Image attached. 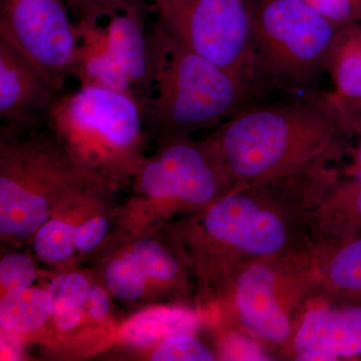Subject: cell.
Masks as SVG:
<instances>
[{
    "mask_svg": "<svg viewBox=\"0 0 361 361\" xmlns=\"http://www.w3.org/2000/svg\"><path fill=\"white\" fill-rule=\"evenodd\" d=\"M0 39L20 49L63 92L80 49L66 0H0Z\"/></svg>",
    "mask_w": 361,
    "mask_h": 361,
    "instance_id": "8",
    "label": "cell"
},
{
    "mask_svg": "<svg viewBox=\"0 0 361 361\" xmlns=\"http://www.w3.org/2000/svg\"><path fill=\"white\" fill-rule=\"evenodd\" d=\"M353 163L348 166L346 170V178L348 179L361 180V137L360 142L355 147L350 149Z\"/></svg>",
    "mask_w": 361,
    "mask_h": 361,
    "instance_id": "29",
    "label": "cell"
},
{
    "mask_svg": "<svg viewBox=\"0 0 361 361\" xmlns=\"http://www.w3.org/2000/svg\"><path fill=\"white\" fill-rule=\"evenodd\" d=\"M35 278V265L23 254H9L0 262V281L6 294L28 288Z\"/></svg>",
    "mask_w": 361,
    "mask_h": 361,
    "instance_id": "24",
    "label": "cell"
},
{
    "mask_svg": "<svg viewBox=\"0 0 361 361\" xmlns=\"http://www.w3.org/2000/svg\"><path fill=\"white\" fill-rule=\"evenodd\" d=\"M290 341L296 360L361 358V305L329 301L310 307Z\"/></svg>",
    "mask_w": 361,
    "mask_h": 361,
    "instance_id": "11",
    "label": "cell"
},
{
    "mask_svg": "<svg viewBox=\"0 0 361 361\" xmlns=\"http://www.w3.org/2000/svg\"><path fill=\"white\" fill-rule=\"evenodd\" d=\"M110 301L106 291L102 287L92 285L89 287L85 298L82 310L94 319H101L108 313Z\"/></svg>",
    "mask_w": 361,
    "mask_h": 361,
    "instance_id": "28",
    "label": "cell"
},
{
    "mask_svg": "<svg viewBox=\"0 0 361 361\" xmlns=\"http://www.w3.org/2000/svg\"><path fill=\"white\" fill-rule=\"evenodd\" d=\"M224 356L230 360H269L270 357L259 348L256 342L241 334L228 337Z\"/></svg>",
    "mask_w": 361,
    "mask_h": 361,
    "instance_id": "27",
    "label": "cell"
},
{
    "mask_svg": "<svg viewBox=\"0 0 361 361\" xmlns=\"http://www.w3.org/2000/svg\"><path fill=\"white\" fill-rule=\"evenodd\" d=\"M47 218L44 196L9 176L0 178V231L25 238L42 227Z\"/></svg>",
    "mask_w": 361,
    "mask_h": 361,
    "instance_id": "15",
    "label": "cell"
},
{
    "mask_svg": "<svg viewBox=\"0 0 361 361\" xmlns=\"http://www.w3.org/2000/svg\"><path fill=\"white\" fill-rule=\"evenodd\" d=\"M52 313L49 292L37 288L9 292L0 302V323L11 331L28 334L40 329Z\"/></svg>",
    "mask_w": 361,
    "mask_h": 361,
    "instance_id": "17",
    "label": "cell"
},
{
    "mask_svg": "<svg viewBox=\"0 0 361 361\" xmlns=\"http://www.w3.org/2000/svg\"><path fill=\"white\" fill-rule=\"evenodd\" d=\"M153 1H154V8H155V7L160 6H161V4H165L166 0H153Z\"/></svg>",
    "mask_w": 361,
    "mask_h": 361,
    "instance_id": "31",
    "label": "cell"
},
{
    "mask_svg": "<svg viewBox=\"0 0 361 361\" xmlns=\"http://www.w3.org/2000/svg\"><path fill=\"white\" fill-rule=\"evenodd\" d=\"M108 232V222L102 217L92 218L75 230L73 243L78 250L90 252L102 243Z\"/></svg>",
    "mask_w": 361,
    "mask_h": 361,
    "instance_id": "26",
    "label": "cell"
},
{
    "mask_svg": "<svg viewBox=\"0 0 361 361\" xmlns=\"http://www.w3.org/2000/svg\"><path fill=\"white\" fill-rule=\"evenodd\" d=\"M154 9L166 32L254 89L248 0H166Z\"/></svg>",
    "mask_w": 361,
    "mask_h": 361,
    "instance_id": "7",
    "label": "cell"
},
{
    "mask_svg": "<svg viewBox=\"0 0 361 361\" xmlns=\"http://www.w3.org/2000/svg\"><path fill=\"white\" fill-rule=\"evenodd\" d=\"M322 252L316 254L319 292L330 302L361 305V234L329 238Z\"/></svg>",
    "mask_w": 361,
    "mask_h": 361,
    "instance_id": "12",
    "label": "cell"
},
{
    "mask_svg": "<svg viewBox=\"0 0 361 361\" xmlns=\"http://www.w3.org/2000/svg\"><path fill=\"white\" fill-rule=\"evenodd\" d=\"M80 49L71 75L80 87L126 92L142 104L153 89L149 33L145 30L141 4L99 25L80 32Z\"/></svg>",
    "mask_w": 361,
    "mask_h": 361,
    "instance_id": "6",
    "label": "cell"
},
{
    "mask_svg": "<svg viewBox=\"0 0 361 361\" xmlns=\"http://www.w3.org/2000/svg\"><path fill=\"white\" fill-rule=\"evenodd\" d=\"M75 230L59 221L42 225L35 237V250L40 259L49 263L66 260L73 250Z\"/></svg>",
    "mask_w": 361,
    "mask_h": 361,
    "instance_id": "20",
    "label": "cell"
},
{
    "mask_svg": "<svg viewBox=\"0 0 361 361\" xmlns=\"http://www.w3.org/2000/svg\"><path fill=\"white\" fill-rule=\"evenodd\" d=\"M63 94L42 68L0 39V120L4 135L49 125Z\"/></svg>",
    "mask_w": 361,
    "mask_h": 361,
    "instance_id": "10",
    "label": "cell"
},
{
    "mask_svg": "<svg viewBox=\"0 0 361 361\" xmlns=\"http://www.w3.org/2000/svg\"><path fill=\"white\" fill-rule=\"evenodd\" d=\"M49 126L90 168L104 167V161L134 160L146 127L137 99L97 87L63 94Z\"/></svg>",
    "mask_w": 361,
    "mask_h": 361,
    "instance_id": "5",
    "label": "cell"
},
{
    "mask_svg": "<svg viewBox=\"0 0 361 361\" xmlns=\"http://www.w3.org/2000/svg\"><path fill=\"white\" fill-rule=\"evenodd\" d=\"M353 134L334 94L256 103L221 123L212 141L234 187L288 179L343 155Z\"/></svg>",
    "mask_w": 361,
    "mask_h": 361,
    "instance_id": "1",
    "label": "cell"
},
{
    "mask_svg": "<svg viewBox=\"0 0 361 361\" xmlns=\"http://www.w3.org/2000/svg\"><path fill=\"white\" fill-rule=\"evenodd\" d=\"M141 189L153 198H175L192 205L209 203L234 188L212 139H164L163 148L141 170Z\"/></svg>",
    "mask_w": 361,
    "mask_h": 361,
    "instance_id": "9",
    "label": "cell"
},
{
    "mask_svg": "<svg viewBox=\"0 0 361 361\" xmlns=\"http://www.w3.org/2000/svg\"><path fill=\"white\" fill-rule=\"evenodd\" d=\"M248 1H251V0H248Z\"/></svg>",
    "mask_w": 361,
    "mask_h": 361,
    "instance_id": "32",
    "label": "cell"
},
{
    "mask_svg": "<svg viewBox=\"0 0 361 361\" xmlns=\"http://www.w3.org/2000/svg\"><path fill=\"white\" fill-rule=\"evenodd\" d=\"M339 30L361 23V0H305Z\"/></svg>",
    "mask_w": 361,
    "mask_h": 361,
    "instance_id": "25",
    "label": "cell"
},
{
    "mask_svg": "<svg viewBox=\"0 0 361 361\" xmlns=\"http://www.w3.org/2000/svg\"><path fill=\"white\" fill-rule=\"evenodd\" d=\"M327 71L336 90L332 94L351 118L361 104V23L342 28Z\"/></svg>",
    "mask_w": 361,
    "mask_h": 361,
    "instance_id": "14",
    "label": "cell"
},
{
    "mask_svg": "<svg viewBox=\"0 0 361 361\" xmlns=\"http://www.w3.org/2000/svg\"><path fill=\"white\" fill-rule=\"evenodd\" d=\"M129 254L141 266L147 276L154 279H173L179 271L176 259L156 242L142 240Z\"/></svg>",
    "mask_w": 361,
    "mask_h": 361,
    "instance_id": "22",
    "label": "cell"
},
{
    "mask_svg": "<svg viewBox=\"0 0 361 361\" xmlns=\"http://www.w3.org/2000/svg\"><path fill=\"white\" fill-rule=\"evenodd\" d=\"M196 324V317L189 311L154 308L142 311L126 322L120 338L133 345H149L177 332H191Z\"/></svg>",
    "mask_w": 361,
    "mask_h": 361,
    "instance_id": "16",
    "label": "cell"
},
{
    "mask_svg": "<svg viewBox=\"0 0 361 361\" xmlns=\"http://www.w3.org/2000/svg\"><path fill=\"white\" fill-rule=\"evenodd\" d=\"M316 224L329 238L361 234V180L329 171Z\"/></svg>",
    "mask_w": 361,
    "mask_h": 361,
    "instance_id": "13",
    "label": "cell"
},
{
    "mask_svg": "<svg viewBox=\"0 0 361 361\" xmlns=\"http://www.w3.org/2000/svg\"><path fill=\"white\" fill-rule=\"evenodd\" d=\"M319 288L314 252H302L243 266L233 279V301L246 334L278 346L291 341L302 310Z\"/></svg>",
    "mask_w": 361,
    "mask_h": 361,
    "instance_id": "4",
    "label": "cell"
},
{
    "mask_svg": "<svg viewBox=\"0 0 361 361\" xmlns=\"http://www.w3.org/2000/svg\"><path fill=\"white\" fill-rule=\"evenodd\" d=\"M252 85L311 94L341 30L305 0H251Z\"/></svg>",
    "mask_w": 361,
    "mask_h": 361,
    "instance_id": "3",
    "label": "cell"
},
{
    "mask_svg": "<svg viewBox=\"0 0 361 361\" xmlns=\"http://www.w3.org/2000/svg\"><path fill=\"white\" fill-rule=\"evenodd\" d=\"M146 273L129 253L111 261L106 270V281L114 295L133 301L142 295L146 286Z\"/></svg>",
    "mask_w": 361,
    "mask_h": 361,
    "instance_id": "19",
    "label": "cell"
},
{
    "mask_svg": "<svg viewBox=\"0 0 361 361\" xmlns=\"http://www.w3.org/2000/svg\"><path fill=\"white\" fill-rule=\"evenodd\" d=\"M215 355L189 332H177L164 339L155 351V361H211Z\"/></svg>",
    "mask_w": 361,
    "mask_h": 361,
    "instance_id": "23",
    "label": "cell"
},
{
    "mask_svg": "<svg viewBox=\"0 0 361 361\" xmlns=\"http://www.w3.org/2000/svg\"><path fill=\"white\" fill-rule=\"evenodd\" d=\"M149 42L153 89L142 109L145 126L163 139L221 125L258 102L243 78L188 49L158 23Z\"/></svg>",
    "mask_w": 361,
    "mask_h": 361,
    "instance_id": "2",
    "label": "cell"
},
{
    "mask_svg": "<svg viewBox=\"0 0 361 361\" xmlns=\"http://www.w3.org/2000/svg\"><path fill=\"white\" fill-rule=\"evenodd\" d=\"M71 18L78 30H89L99 25L104 18H113L130 6L140 4L137 0H66Z\"/></svg>",
    "mask_w": 361,
    "mask_h": 361,
    "instance_id": "21",
    "label": "cell"
},
{
    "mask_svg": "<svg viewBox=\"0 0 361 361\" xmlns=\"http://www.w3.org/2000/svg\"><path fill=\"white\" fill-rule=\"evenodd\" d=\"M350 120L353 134L358 135L361 137V104L353 111Z\"/></svg>",
    "mask_w": 361,
    "mask_h": 361,
    "instance_id": "30",
    "label": "cell"
},
{
    "mask_svg": "<svg viewBox=\"0 0 361 361\" xmlns=\"http://www.w3.org/2000/svg\"><path fill=\"white\" fill-rule=\"evenodd\" d=\"M89 287L87 279L77 273L63 275L51 282L49 293L52 300V315L59 329L68 331L77 326Z\"/></svg>",
    "mask_w": 361,
    "mask_h": 361,
    "instance_id": "18",
    "label": "cell"
}]
</instances>
